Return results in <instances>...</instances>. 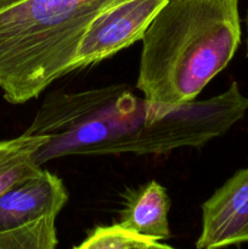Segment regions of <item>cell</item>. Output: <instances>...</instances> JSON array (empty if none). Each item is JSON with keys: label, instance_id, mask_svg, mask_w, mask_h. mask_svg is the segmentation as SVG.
Wrapping results in <instances>:
<instances>
[{"label": "cell", "instance_id": "cell-1", "mask_svg": "<svg viewBox=\"0 0 248 249\" xmlns=\"http://www.w3.org/2000/svg\"><path fill=\"white\" fill-rule=\"evenodd\" d=\"M247 111L248 97L236 82L211 99L180 107L160 106L125 85H109L49 95L24 133L49 138L36 156L41 167L67 156L201 148L230 130Z\"/></svg>", "mask_w": 248, "mask_h": 249}, {"label": "cell", "instance_id": "cell-2", "mask_svg": "<svg viewBox=\"0 0 248 249\" xmlns=\"http://www.w3.org/2000/svg\"><path fill=\"white\" fill-rule=\"evenodd\" d=\"M141 41L143 97L167 107L196 101L240 46L238 0H168Z\"/></svg>", "mask_w": 248, "mask_h": 249}, {"label": "cell", "instance_id": "cell-3", "mask_svg": "<svg viewBox=\"0 0 248 249\" xmlns=\"http://www.w3.org/2000/svg\"><path fill=\"white\" fill-rule=\"evenodd\" d=\"M119 0H23L0 11V90L22 105L73 71L90 22Z\"/></svg>", "mask_w": 248, "mask_h": 249}, {"label": "cell", "instance_id": "cell-4", "mask_svg": "<svg viewBox=\"0 0 248 249\" xmlns=\"http://www.w3.org/2000/svg\"><path fill=\"white\" fill-rule=\"evenodd\" d=\"M168 0H119L100 12L83 34L73 71L101 62L141 40Z\"/></svg>", "mask_w": 248, "mask_h": 249}, {"label": "cell", "instance_id": "cell-5", "mask_svg": "<svg viewBox=\"0 0 248 249\" xmlns=\"http://www.w3.org/2000/svg\"><path fill=\"white\" fill-rule=\"evenodd\" d=\"M197 249H221L248 242V168L232 177L203 202Z\"/></svg>", "mask_w": 248, "mask_h": 249}, {"label": "cell", "instance_id": "cell-6", "mask_svg": "<svg viewBox=\"0 0 248 249\" xmlns=\"http://www.w3.org/2000/svg\"><path fill=\"white\" fill-rule=\"evenodd\" d=\"M68 201L57 175L41 169L0 196V231L12 230L44 216H57Z\"/></svg>", "mask_w": 248, "mask_h": 249}, {"label": "cell", "instance_id": "cell-7", "mask_svg": "<svg viewBox=\"0 0 248 249\" xmlns=\"http://www.w3.org/2000/svg\"><path fill=\"white\" fill-rule=\"evenodd\" d=\"M169 209L170 198L167 190L152 180L129 192L118 225L152 241H164L170 237Z\"/></svg>", "mask_w": 248, "mask_h": 249}, {"label": "cell", "instance_id": "cell-8", "mask_svg": "<svg viewBox=\"0 0 248 249\" xmlns=\"http://www.w3.org/2000/svg\"><path fill=\"white\" fill-rule=\"evenodd\" d=\"M48 139L23 133L17 138L0 141V196L40 172L36 156Z\"/></svg>", "mask_w": 248, "mask_h": 249}, {"label": "cell", "instance_id": "cell-9", "mask_svg": "<svg viewBox=\"0 0 248 249\" xmlns=\"http://www.w3.org/2000/svg\"><path fill=\"white\" fill-rule=\"evenodd\" d=\"M57 216H44L12 230L0 231V249H56Z\"/></svg>", "mask_w": 248, "mask_h": 249}, {"label": "cell", "instance_id": "cell-10", "mask_svg": "<svg viewBox=\"0 0 248 249\" xmlns=\"http://www.w3.org/2000/svg\"><path fill=\"white\" fill-rule=\"evenodd\" d=\"M155 241L121 228L118 224L96 228L73 249H153Z\"/></svg>", "mask_w": 248, "mask_h": 249}, {"label": "cell", "instance_id": "cell-11", "mask_svg": "<svg viewBox=\"0 0 248 249\" xmlns=\"http://www.w3.org/2000/svg\"><path fill=\"white\" fill-rule=\"evenodd\" d=\"M21 1H23V0H0V11L7 9V7L14 6V5L18 4Z\"/></svg>", "mask_w": 248, "mask_h": 249}, {"label": "cell", "instance_id": "cell-12", "mask_svg": "<svg viewBox=\"0 0 248 249\" xmlns=\"http://www.w3.org/2000/svg\"><path fill=\"white\" fill-rule=\"evenodd\" d=\"M153 249H175V248L170 247V246L168 245H164V243H160V242H157V241H155V243H153Z\"/></svg>", "mask_w": 248, "mask_h": 249}, {"label": "cell", "instance_id": "cell-13", "mask_svg": "<svg viewBox=\"0 0 248 249\" xmlns=\"http://www.w3.org/2000/svg\"><path fill=\"white\" fill-rule=\"evenodd\" d=\"M247 56H248V15H247Z\"/></svg>", "mask_w": 248, "mask_h": 249}]
</instances>
